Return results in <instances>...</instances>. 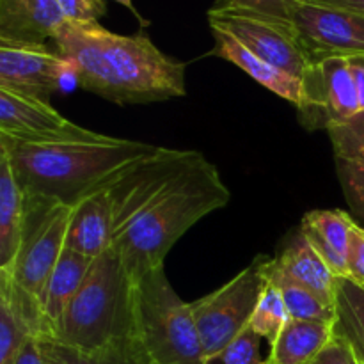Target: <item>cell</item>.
<instances>
[{
    "label": "cell",
    "instance_id": "obj_33",
    "mask_svg": "<svg viewBox=\"0 0 364 364\" xmlns=\"http://www.w3.org/2000/svg\"><path fill=\"white\" fill-rule=\"evenodd\" d=\"M306 364H361V361L347 338L334 333L333 340L322 348V352Z\"/></svg>",
    "mask_w": 364,
    "mask_h": 364
},
{
    "label": "cell",
    "instance_id": "obj_34",
    "mask_svg": "<svg viewBox=\"0 0 364 364\" xmlns=\"http://www.w3.org/2000/svg\"><path fill=\"white\" fill-rule=\"evenodd\" d=\"M16 364H45L41 354V345H39L38 338H31L27 343L21 348L20 355H18Z\"/></svg>",
    "mask_w": 364,
    "mask_h": 364
},
{
    "label": "cell",
    "instance_id": "obj_30",
    "mask_svg": "<svg viewBox=\"0 0 364 364\" xmlns=\"http://www.w3.org/2000/svg\"><path fill=\"white\" fill-rule=\"evenodd\" d=\"M299 2L301 0H219L213 4V7L249 11V13L259 14V16L291 23V13Z\"/></svg>",
    "mask_w": 364,
    "mask_h": 364
},
{
    "label": "cell",
    "instance_id": "obj_26",
    "mask_svg": "<svg viewBox=\"0 0 364 364\" xmlns=\"http://www.w3.org/2000/svg\"><path fill=\"white\" fill-rule=\"evenodd\" d=\"M31 338H36L31 326L6 297H0V364H16Z\"/></svg>",
    "mask_w": 364,
    "mask_h": 364
},
{
    "label": "cell",
    "instance_id": "obj_31",
    "mask_svg": "<svg viewBox=\"0 0 364 364\" xmlns=\"http://www.w3.org/2000/svg\"><path fill=\"white\" fill-rule=\"evenodd\" d=\"M63 16L68 21L92 23L107 14L105 0H57Z\"/></svg>",
    "mask_w": 364,
    "mask_h": 364
},
{
    "label": "cell",
    "instance_id": "obj_14",
    "mask_svg": "<svg viewBox=\"0 0 364 364\" xmlns=\"http://www.w3.org/2000/svg\"><path fill=\"white\" fill-rule=\"evenodd\" d=\"M265 276L283 277L315 291L323 301L336 304V287L340 277L334 276L301 231L295 233L276 258H267Z\"/></svg>",
    "mask_w": 364,
    "mask_h": 364
},
{
    "label": "cell",
    "instance_id": "obj_1",
    "mask_svg": "<svg viewBox=\"0 0 364 364\" xmlns=\"http://www.w3.org/2000/svg\"><path fill=\"white\" fill-rule=\"evenodd\" d=\"M0 149L9 156L25 194L73 208L89 196L112 187L128 167L155 153L159 146L105 135L100 141L46 146L0 139Z\"/></svg>",
    "mask_w": 364,
    "mask_h": 364
},
{
    "label": "cell",
    "instance_id": "obj_38",
    "mask_svg": "<svg viewBox=\"0 0 364 364\" xmlns=\"http://www.w3.org/2000/svg\"><path fill=\"white\" fill-rule=\"evenodd\" d=\"M361 364H364V361H361Z\"/></svg>",
    "mask_w": 364,
    "mask_h": 364
},
{
    "label": "cell",
    "instance_id": "obj_20",
    "mask_svg": "<svg viewBox=\"0 0 364 364\" xmlns=\"http://www.w3.org/2000/svg\"><path fill=\"white\" fill-rule=\"evenodd\" d=\"M336 322L290 320L270 345L267 364H306L333 340Z\"/></svg>",
    "mask_w": 364,
    "mask_h": 364
},
{
    "label": "cell",
    "instance_id": "obj_2",
    "mask_svg": "<svg viewBox=\"0 0 364 364\" xmlns=\"http://www.w3.org/2000/svg\"><path fill=\"white\" fill-rule=\"evenodd\" d=\"M231 192L208 160L181 176L169 191L141 213L112 247L132 283L164 267L171 247L196 223L230 203Z\"/></svg>",
    "mask_w": 364,
    "mask_h": 364
},
{
    "label": "cell",
    "instance_id": "obj_15",
    "mask_svg": "<svg viewBox=\"0 0 364 364\" xmlns=\"http://www.w3.org/2000/svg\"><path fill=\"white\" fill-rule=\"evenodd\" d=\"M112 206L109 188L71 208L66 249L96 259L112 247Z\"/></svg>",
    "mask_w": 364,
    "mask_h": 364
},
{
    "label": "cell",
    "instance_id": "obj_21",
    "mask_svg": "<svg viewBox=\"0 0 364 364\" xmlns=\"http://www.w3.org/2000/svg\"><path fill=\"white\" fill-rule=\"evenodd\" d=\"M25 215V192L21 191L6 151L0 149V270H9L20 247Z\"/></svg>",
    "mask_w": 364,
    "mask_h": 364
},
{
    "label": "cell",
    "instance_id": "obj_11",
    "mask_svg": "<svg viewBox=\"0 0 364 364\" xmlns=\"http://www.w3.org/2000/svg\"><path fill=\"white\" fill-rule=\"evenodd\" d=\"M105 135L71 123L48 102L0 89V139L20 144L100 141Z\"/></svg>",
    "mask_w": 364,
    "mask_h": 364
},
{
    "label": "cell",
    "instance_id": "obj_17",
    "mask_svg": "<svg viewBox=\"0 0 364 364\" xmlns=\"http://www.w3.org/2000/svg\"><path fill=\"white\" fill-rule=\"evenodd\" d=\"M95 259L82 256L78 252L64 249L63 256L57 262L55 269L50 274L43 294L39 297V308H41L43 333L39 340H50L55 334L57 326L66 311L71 299L77 295L91 269Z\"/></svg>",
    "mask_w": 364,
    "mask_h": 364
},
{
    "label": "cell",
    "instance_id": "obj_35",
    "mask_svg": "<svg viewBox=\"0 0 364 364\" xmlns=\"http://www.w3.org/2000/svg\"><path fill=\"white\" fill-rule=\"evenodd\" d=\"M348 64H350L352 75H354L355 87H358L361 110H364V55L350 57V59H348Z\"/></svg>",
    "mask_w": 364,
    "mask_h": 364
},
{
    "label": "cell",
    "instance_id": "obj_13",
    "mask_svg": "<svg viewBox=\"0 0 364 364\" xmlns=\"http://www.w3.org/2000/svg\"><path fill=\"white\" fill-rule=\"evenodd\" d=\"M301 123L309 130L329 128L361 110L350 64L331 57L313 64L302 78V100L297 107Z\"/></svg>",
    "mask_w": 364,
    "mask_h": 364
},
{
    "label": "cell",
    "instance_id": "obj_22",
    "mask_svg": "<svg viewBox=\"0 0 364 364\" xmlns=\"http://www.w3.org/2000/svg\"><path fill=\"white\" fill-rule=\"evenodd\" d=\"M45 364H146L130 340H121L96 352H82L50 340H39Z\"/></svg>",
    "mask_w": 364,
    "mask_h": 364
},
{
    "label": "cell",
    "instance_id": "obj_9",
    "mask_svg": "<svg viewBox=\"0 0 364 364\" xmlns=\"http://www.w3.org/2000/svg\"><path fill=\"white\" fill-rule=\"evenodd\" d=\"M210 28H220L233 36L249 52L279 68L295 78H304L311 70V60L299 39L294 23L272 20L240 9L208 11Z\"/></svg>",
    "mask_w": 364,
    "mask_h": 364
},
{
    "label": "cell",
    "instance_id": "obj_36",
    "mask_svg": "<svg viewBox=\"0 0 364 364\" xmlns=\"http://www.w3.org/2000/svg\"><path fill=\"white\" fill-rule=\"evenodd\" d=\"M308 2H316L323 4V6H333L340 7V9L352 11V13H358L364 16V0H308Z\"/></svg>",
    "mask_w": 364,
    "mask_h": 364
},
{
    "label": "cell",
    "instance_id": "obj_25",
    "mask_svg": "<svg viewBox=\"0 0 364 364\" xmlns=\"http://www.w3.org/2000/svg\"><path fill=\"white\" fill-rule=\"evenodd\" d=\"M291 320L290 313H288L284 299L281 295L279 288L272 283H267L265 290H263L262 297H259L258 304H256L255 313L249 327L255 331L256 334L269 341V345L274 343L277 334L284 329L288 322Z\"/></svg>",
    "mask_w": 364,
    "mask_h": 364
},
{
    "label": "cell",
    "instance_id": "obj_23",
    "mask_svg": "<svg viewBox=\"0 0 364 364\" xmlns=\"http://www.w3.org/2000/svg\"><path fill=\"white\" fill-rule=\"evenodd\" d=\"M336 333L345 336L364 361V290L347 277H340L336 287Z\"/></svg>",
    "mask_w": 364,
    "mask_h": 364
},
{
    "label": "cell",
    "instance_id": "obj_19",
    "mask_svg": "<svg viewBox=\"0 0 364 364\" xmlns=\"http://www.w3.org/2000/svg\"><path fill=\"white\" fill-rule=\"evenodd\" d=\"M213 36V52L220 59L228 60V63L235 64L240 68L244 73L255 78L259 85L269 89L270 92L277 95L279 98L287 100V102L294 103L295 107L301 105L302 100V80L295 78L291 75L284 73L279 68L272 66L267 60L259 59L252 52H249L244 45L237 41L233 36L228 32L220 31V28H212Z\"/></svg>",
    "mask_w": 364,
    "mask_h": 364
},
{
    "label": "cell",
    "instance_id": "obj_4",
    "mask_svg": "<svg viewBox=\"0 0 364 364\" xmlns=\"http://www.w3.org/2000/svg\"><path fill=\"white\" fill-rule=\"evenodd\" d=\"M130 343L146 364H203L191 302L181 301L164 267L132 283Z\"/></svg>",
    "mask_w": 364,
    "mask_h": 364
},
{
    "label": "cell",
    "instance_id": "obj_28",
    "mask_svg": "<svg viewBox=\"0 0 364 364\" xmlns=\"http://www.w3.org/2000/svg\"><path fill=\"white\" fill-rule=\"evenodd\" d=\"M262 340L251 327L242 331L231 343L205 358L203 364H267L262 358Z\"/></svg>",
    "mask_w": 364,
    "mask_h": 364
},
{
    "label": "cell",
    "instance_id": "obj_37",
    "mask_svg": "<svg viewBox=\"0 0 364 364\" xmlns=\"http://www.w3.org/2000/svg\"><path fill=\"white\" fill-rule=\"evenodd\" d=\"M114 2H117V4H121V6L123 7H127V9H130L132 13L135 14V16L139 18V21H141L142 25H148V21H144L142 20L141 16H139V13H137V9H135V6H134V0H114Z\"/></svg>",
    "mask_w": 364,
    "mask_h": 364
},
{
    "label": "cell",
    "instance_id": "obj_7",
    "mask_svg": "<svg viewBox=\"0 0 364 364\" xmlns=\"http://www.w3.org/2000/svg\"><path fill=\"white\" fill-rule=\"evenodd\" d=\"M267 256H258L212 294L191 302L205 358L215 354L251 323L252 313L267 287Z\"/></svg>",
    "mask_w": 364,
    "mask_h": 364
},
{
    "label": "cell",
    "instance_id": "obj_8",
    "mask_svg": "<svg viewBox=\"0 0 364 364\" xmlns=\"http://www.w3.org/2000/svg\"><path fill=\"white\" fill-rule=\"evenodd\" d=\"M203 160H206L205 155L194 149H171L159 146L155 153L128 167L109 188L112 206V242Z\"/></svg>",
    "mask_w": 364,
    "mask_h": 364
},
{
    "label": "cell",
    "instance_id": "obj_16",
    "mask_svg": "<svg viewBox=\"0 0 364 364\" xmlns=\"http://www.w3.org/2000/svg\"><path fill=\"white\" fill-rule=\"evenodd\" d=\"M64 21L57 0H0V39L46 43Z\"/></svg>",
    "mask_w": 364,
    "mask_h": 364
},
{
    "label": "cell",
    "instance_id": "obj_29",
    "mask_svg": "<svg viewBox=\"0 0 364 364\" xmlns=\"http://www.w3.org/2000/svg\"><path fill=\"white\" fill-rule=\"evenodd\" d=\"M336 171L348 206L364 224V164L336 159Z\"/></svg>",
    "mask_w": 364,
    "mask_h": 364
},
{
    "label": "cell",
    "instance_id": "obj_27",
    "mask_svg": "<svg viewBox=\"0 0 364 364\" xmlns=\"http://www.w3.org/2000/svg\"><path fill=\"white\" fill-rule=\"evenodd\" d=\"M336 159L364 164V110L327 128Z\"/></svg>",
    "mask_w": 364,
    "mask_h": 364
},
{
    "label": "cell",
    "instance_id": "obj_18",
    "mask_svg": "<svg viewBox=\"0 0 364 364\" xmlns=\"http://www.w3.org/2000/svg\"><path fill=\"white\" fill-rule=\"evenodd\" d=\"M355 220L341 210H311L299 231L336 277H347V255Z\"/></svg>",
    "mask_w": 364,
    "mask_h": 364
},
{
    "label": "cell",
    "instance_id": "obj_3",
    "mask_svg": "<svg viewBox=\"0 0 364 364\" xmlns=\"http://www.w3.org/2000/svg\"><path fill=\"white\" fill-rule=\"evenodd\" d=\"M130 331L132 281L119 255L110 247L92 262L50 341L96 352L130 338Z\"/></svg>",
    "mask_w": 364,
    "mask_h": 364
},
{
    "label": "cell",
    "instance_id": "obj_24",
    "mask_svg": "<svg viewBox=\"0 0 364 364\" xmlns=\"http://www.w3.org/2000/svg\"><path fill=\"white\" fill-rule=\"evenodd\" d=\"M267 281L279 288L291 320L336 322V304L323 301L315 291L283 277H267Z\"/></svg>",
    "mask_w": 364,
    "mask_h": 364
},
{
    "label": "cell",
    "instance_id": "obj_10",
    "mask_svg": "<svg viewBox=\"0 0 364 364\" xmlns=\"http://www.w3.org/2000/svg\"><path fill=\"white\" fill-rule=\"evenodd\" d=\"M71 80L77 82L73 64L46 43L0 39V89L50 103V96L70 87Z\"/></svg>",
    "mask_w": 364,
    "mask_h": 364
},
{
    "label": "cell",
    "instance_id": "obj_5",
    "mask_svg": "<svg viewBox=\"0 0 364 364\" xmlns=\"http://www.w3.org/2000/svg\"><path fill=\"white\" fill-rule=\"evenodd\" d=\"M96 38L102 50L105 100L128 105L166 102L187 95V66L156 48L144 32L114 34L96 23Z\"/></svg>",
    "mask_w": 364,
    "mask_h": 364
},
{
    "label": "cell",
    "instance_id": "obj_32",
    "mask_svg": "<svg viewBox=\"0 0 364 364\" xmlns=\"http://www.w3.org/2000/svg\"><path fill=\"white\" fill-rule=\"evenodd\" d=\"M347 279L364 290V226L355 223L347 255Z\"/></svg>",
    "mask_w": 364,
    "mask_h": 364
},
{
    "label": "cell",
    "instance_id": "obj_6",
    "mask_svg": "<svg viewBox=\"0 0 364 364\" xmlns=\"http://www.w3.org/2000/svg\"><path fill=\"white\" fill-rule=\"evenodd\" d=\"M71 208L52 199L25 194L20 247L7 274L14 287L39 302L46 281L66 249Z\"/></svg>",
    "mask_w": 364,
    "mask_h": 364
},
{
    "label": "cell",
    "instance_id": "obj_12",
    "mask_svg": "<svg viewBox=\"0 0 364 364\" xmlns=\"http://www.w3.org/2000/svg\"><path fill=\"white\" fill-rule=\"evenodd\" d=\"M291 23L311 64L331 57L364 55V16L340 7L301 0Z\"/></svg>",
    "mask_w": 364,
    "mask_h": 364
}]
</instances>
